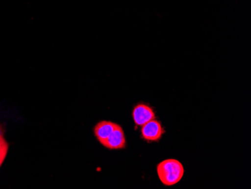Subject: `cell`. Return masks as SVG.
Instances as JSON below:
<instances>
[{
    "label": "cell",
    "instance_id": "52a82bcc",
    "mask_svg": "<svg viewBox=\"0 0 251 189\" xmlns=\"http://www.w3.org/2000/svg\"><path fill=\"white\" fill-rule=\"evenodd\" d=\"M5 159V158H1V159H0V166H2V163H3Z\"/></svg>",
    "mask_w": 251,
    "mask_h": 189
},
{
    "label": "cell",
    "instance_id": "7a4b0ae2",
    "mask_svg": "<svg viewBox=\"0 0 251 189\" xmlns=\"http://www.w3.org/2000/svg\"><path fill=\"white\" fill-rule=\"evenodd\" d=\"M132 118L137 127L143 126L148 121L156 118L153 108L146 104H137L132 110Z\"/></svg>",
    "mask_w": 251,
    "mask_h": 189
},
{
    "label": "cell",
    "instance_id": "5b68a950",
    "mask_svg": "<svg viewBox=\"0 0 251 189\" xmlns=\"http://www.w3.org/2000/svg\"><path fill=\"white\" fill-rule=\"evenodd\" d=\"M117 126V124L113 123L111 121H100L94 128V135L99 142L102 144L108 139L111 133L115 131Z\"/></svg>",
    "mask_w": 251,
    "mask_h": 189
},
{
    "label": "cell",
    "instance_id": "6da1fadb",
    "mask_svg": "<svg viewBox=\"0 0 251 189\" xmlns=\"http://www.w3.org/2000/svg\"><path fill=\"white\" fill-rule=\"evenodd\" d=\"M159 180L166 186H173L181 180L184 174L182 163L176 159H167L156 166Z\"/></svg>",
    "mask_w": 251,
    "mask_h": 189
},
{
    "label": "cell",
    "instance_id": "277c9868",
    "mask_svg": "<svg viewBox=\"0 0 251 189\" xmlns=\"http://www.w3.org/2000/svg\"><path fill=\"white\" fill-rule=\"evenodd\" d=\"M101 145L111 150L124 149L126 146V142L123 128L118 125L115 131Z\"/></svg>",
    "mask_w": 251,
    "mask_h": 189
},
{
    "label": "cell",
    "instance_id": "3957f363",
    "mask_svg": "<svg viewBox=\"0 0 251 189\" xmlns=\"http://www.w3.org/2000/svg\"><path fill=\"white\" fill-rule=\"evenodd\" d=\"M142 127V137L148 142L159 141L165 133L161 123L155 118Z\"/></svg>",
    "mask_w": 251,
    "mask_h": 189
},
{
    "label": "cell",
    "instance_id": "ba28073f",
    "mask_svg": "<svg viewBox=\"0 0 251 189\" xmlns=\"http://www.w3.org/2000/svg\"><path fill=\"white\" fill-rule=\"evenodd\" d=\"M2 134H3V132H2V128L0 127V137H1V136H3V135H2Z\"/></svg>",
    "mask_w": 251,
    "mask_h": 189
},
{
    "label": "cell",
    "instance_id": "8992f818",
    "mask_svg": "<svg viewBox=\"0 0 251 189\" xmlns=\"http://www.w3.org/2000/svg\"><path fill=\"white\" fill-rule=\"evenodd\" d=\"M8 150V144L3 136L0 137V159L6 158Z\"/></svg>",
    "mask_w": 251,
    "mask_h": 189
}]
</instances>
